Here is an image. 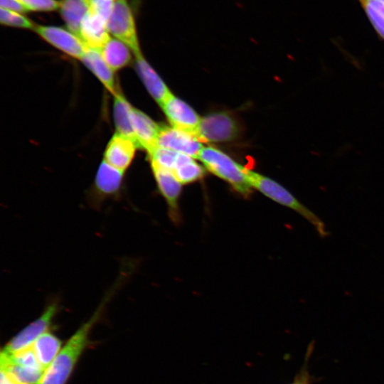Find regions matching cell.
<instances>
[{
  "instance_id": "4fadbf2b",
  "label": "cell",
  "mask_w": 384,
  "mask_h": 384,
  "mask_svg": "<svg viewBox=\"0 0 384 384\" xmlns=\"http://www.w3.org/2000/svg\"><path fill=\"white\" fill-rule=\"evenodd\" d=\"M106 22L90 9L82 21L78 36L87 48L100 50L111 38Z\"/></svg>"
},
{
  "instance_id": "7402d4cb",
  "label": "cell",
  "mask_w": 384,
  "mask_h": 384,
  "mask_svg": "<svg viewBox=\"0 0 384 384\" xmlns=\"http://www.w3.org/2000/svg\"><path fill=\"white\" fill-rule=\"evenodd\" d=\"M378 37L384 41V0H357Z\"/></svg>"
},
{
  "instance_id": "f546056e",
  "label": "cell",
  "mask_w": 384,
  "mask_h": 384,
  "mask_svg": "<svg viewBox=\"0 0 384 384\" xmlns=\"http://www.w3.org/2000/svg\"><path fill=\"white\" fill-rule=\"evenodd\" d=\"M113 1H116V0H113Z\"/></svg>"
},
{
  "instance_id": "3957f363",
  "label": "cell",
  "mask_w": 384,
  "mask_h": 384,
  "mask_svg": "<svg viewBox=\"0 0 384 384\" xmlns=\"http://www.w3.org/2000/svg\"><path fill=\"white\" fill-rule=\"evenodd\" d=\"M198 159L209 171L228 182L238 193L250 195L252 186L245 173V167L228 155L215 147L203 146Z\"/></svg>"
},
{
  "instance_id": "9c48e42d",
  "label": "cell",
  "mask_w": 384,
  "mask_h": 384,
  "mask_svg": "<svg viewBox=\"0 0 384 384\" xmlns=\"http://www.w3.org/2000/svg\"><path fill=\"white\" fill-rule=\"evenodd\" d=\"M156 146L185 154L196 159L203 148V143L194 134L166 126L160 128Z\"/></svg>"
},
{
  "instance_id": "5b68a950",
  "label": "cell",
  "mask_w": 384,
  "mask_h": 384,
  "mask_svg": "<svg viewBox=\"0 0 384 384\" xmlns=\"http://www.w3.org/2000/svg\"><path fill=\"white\" fill-rule=\"evenodd\" d=\"M240 127L228 112H216L201 118L195 136L203 142H227L238 138Z\"/></svg>"
},
{
  "instance_id": "83f0119b",
  "label": "cell",
  "mask_w": 384,
  "mask_h": 384,
  "mask_svg": "<svg viewBox=\"0 0 384 384\" xmlns=\"http://www.w3.org/2000/svg\"><path fill=\"white\" fill-rule=\"evenodd\" d=\"M0 384H16V383H14L4 371L1 370Z\"/></svg>"
},
{
  "instance_id": "8992f818",
  "label": "cell",
  "mask_w": 384,
  "mask_h": 384,
  "mask_svg": "<svg viewBox=\"0 0 384 384\" xmlns=\"http://www.w3.org/2000/svg\"><path fill=\"white\" fill-rule=\"evenodd\" d=\"M57 300L51 301L34 321L29 323L16 334L5 346L1 351L14 353L31 347L44 333L48 331L53 321L59 311Z\"/></svg>"
},
{
  "instance_id": "30bf717a",
  "label": "cell",
  "mask_w": 384,
  "mask_h": 384,
  "mask_svg": "<svg viewBox=\"0 0 384 384\" xmlns=\"http://www.w3.org/2000/svg\"><path fill=\"white\" fill-rule=\"evenodd\" d=\"M161 107L173 127L196 134L201 118L184 101L171 94Z\"/></svg>"
},
{
  "instance_id": "ac0fdd59",
  "label": "cell",
  "mask_w": 384,
  "mask_h": 384,
  "mask_svg": "<svg viewBox=\"0 0 384 384\" xmlns=\"http://www.w3.org/2000/svg\"><path fill=\"white\" fill-rule=\"evenodd\" d=\"M100 51L104 60L114 72L127 67L132 62V50L115 38H111Z\"/></svg>"
},
{
  "instance_id": "ba28073f",
  "label": "cell",
  "mask_w": 384,
  "mask_h": 384,
  "mask_svg": "<svg viewBox=\"0 0 384 384\" xmlns=\"http://www.w3.org/2000/svg\"><path fill=\"white\" fill-rule=\"evenodd\" d=\"M34 31L45 41L68 56L81 60L87 47L76 34L59 26L36 25Z\"/></svg>"
},
{
  "instance_id": "5bb4252c",
  "label": "cell",
  "mask_w": 384,
  "mask_h": 384,
  "mask_svg": "<svg viewBox=\"0 0 384 384\" xmlns=\"http://www.w3.org/2000/svg\"><path fill=\"white\" fill-rule=\"evenodd\" d=\"M132 124L134 140L139 149L148 152L156 146L161 127L142 111L132 107Z\"/></svg>"
},
{
  "instance_id": "8fae6325",
  "label": "cell",
  "mask_w": 384,
  "mask_h": 384,
  "mask_svg": "<svg viewBox=\"0 0 384 384\" xmlns=\"http://www.w3.org/2000/svg\"><path fill=\"white\" fill-rule=\"evenodd\" d=\"M137 148V144L132 139L115 132L105 149L103 160L126 171L134 158Z\"/></svg>"
},
{
  "instance_id": "6da1fadb",
  "label": "cell",
  "mask_w": 384,
  "mask_h": 384,
  "mask_svg": "<svg viewBox=\"0 0 384 384\" xmlns=\"http://www.w3.org/2000/svg\"><path fill=\"white\" fill-rule=\"evenodd\" d=\"M124 281L120 277L105 295L92 316L74 333L44 370L38 384H66L89 342L90 333L100 319L105 306Z\"/></svg>"
},
{
  "instance_id": "277c9868",
  "label": "cell",
  "mask_w": 384,
  "mask_h": 384,
  "mask_svg": "<svg viewBox=\"0 0 384 384\" xmlns=\"http://www.w3.org/2000/svg\"><path fill=\"white\" fill-rule=\"evenodd\" d=\"M109 33L125 43L134 57L142 54L134 14L126 0H116L106 22Z\"/></svg>"
},
{
  "instance_id": "ffe728a7",
  "label": "cell",
  "mask_w": 384,
  "mask_h": 384,
  "mask_svg": "<svg viewBox=\"0 0 384 384\" xmlns=\"http://www.w3.org/2000/svg\"><path fill=\"white\" fill-rule=\"evenodd\" d=\"M113 97V118L116 132L129 137L135 142L132 124L133 107L120 92Z\"/></svg>"
},
{
  "instance_id": "7c38bea8",
  "label": "cell",
  "mask_w": 384,
  "mask_h": 384,
  "mask_svg": "<svg viewBox=\"0 0 384 384\" xmlns=\"http://www.w3.org/2000/svg\"><path fill=\"white\" fill-rule=\"evenodd\" d=\"M151 167L159 191L164 198L173 220H178V199L181 193V183L171 171L164 169L154 163Z\"/></svg>"
},
{
  "instance_id": "d6986e66",
  "label": "cell",
  "mask_w": 384,
  "mask_h": 384,
  "mask_svg": "<svg viewBox=\"0 0 384 384\" xmlns=\"http://www.w3.org/2000/svg\"><path fill=\"white\" fill-rule=\"evenodd\" d=\"M60 339L53 333L42 334L31 346L35 356L44 370L51 364L61 349Z\"/></svg>"
},
{
  "instance_id": "484cf974",
  "label": "cell",
  "mask_w": 384,
  "mask_h": 384,
  "mask_svg": "<svg viewBox=\"0 0 384 384\" xmlns=\"http://www.w3.org/2000/svg\"><path fill=\"white\" fill-rule=\"evenodd\" d=\"M114 1L113 0H91L90 10L107 21L112 11Z\"/></svg>"
},
{
  "instance_id": "9a60e30c",
  "label": "cell",
  "mask_w": 384,
  "mask_h": 384,
  "mask_svg": "<svg viewBox=\"0 0 384 384\" xmlns=\"http://www.w3.org/2000/svg\"><path fill=\"white\" fill-rule=\"evenodd\" d=\"M135 58V67L145 87L161 107L172 94L162 79L146 60L142 53Z\"/></svg>"
},
{
  "instance_id": "cb8c5ba5",
  "label": "cell",
  "mask_w": 384,
  "mask_h": 384,
  "mask_svg": "<svg viewBox=\"0 0 384 384\" xmlns=\"http://www.w3.org/2000/svg\"><path fill=\"white\" fill-rule=\"evenodd\" d=\"M0 22L2 25L25 28L34 29L35 24L27 17L20 13L1 8Z\"/></svg>"
},
{
  "instance_id": "d4e9b609",
  "label": "cell",
  "mask_w": 384,
  "mask_h": 384,
  "mask_svg": "<svg viewBox=\"0 0 384 384\" xmlns=\"http://www.w3.org/2000/svg\"><path fill=\"white\" fill-rule=\"evenodd\" d=\"M28 11H53L59 9L56 0H18Z\"/></svg>"
},
{
  "instance_id": "44dd1931",
  "label": "cell",
  "mask_w": 384,
  "mask_h": 384,
  "mask_svg": "<svg viewBox=\"0 0 384 384\" xmlns=\"http://www.w3.org/2000/svg\"><path fill=\"white\" fill-rule=\"evenodd\" d=\"M193 159L187 154L178 153L172 172L182 185L193 183L204 176V169Z\"/></svg>"
},
{
  "instance_id": "7a4b0ae2",
  "label": "cell",
  "mask_w": 384,
  "mask_h": 384,
  "mask_svg": "<svg viewBox=\"0 0 384 384\" xmlns=\"http://www.w3.org/2000/svg\"><path fill=\"white\" fill-rule=\"evenodd\" d=\"M245 173L252 186L269 198L286 206L304 218L315 228L321 238L329 235L326 225L314 212L301 203L290 191L275 181L245 167Z\"/></svg>"
},
{
  "instance_id": "2e32d148",
  "label": "cell",
  "mask_w": 384,
  "mask_h": 384,
  "mask_svg": "<svg viewBox=\"0 0 384 384\" xmlns=\"http://www.w3.org/2000/svg\"><path fill=\"white\" fill-rule=\"evenodd\" d=\"M80 60L113 96L119 92L114 71L104 60L100 50L87 48Z\"/></svg>"
},
{
  "instance_id": "603a6c76",
  "label": "cell",
  "mask_w": 384,
  "mask_h": 384,
  "mask_svg": "<svg viewBox=\"0 0 384 384\" xmlns=\"http://www.w3.org/2000/svg\"><path fill=\"white\" fill-rule=\"evenodd\" d=\"M178 153L168 149L156 146L148 152V154L151 163L172 171Z\"/></svg>"
},
{
  "instance_id": "f1b7e54d",
  "label": "cell",
  "mask_w": 384,
  "mask_h": 384,
  "mask_svg": "<svg viewBox=\"0 0 384 384\" xmlns=\"http://www.w3.org/2000/svg\"><path fill=\"white\" fill-rule=\"evenodd\" d=\"M293 384H306L305 383L302 382V381H297V382H295Z\"/></svg>"
},
{
  "instance_id": "e0dca14e",
  "label": "cell",
  "mask_w": 384,
  "mask_h": 384,
  "mask_svg": "<svg viewBox=\"0 0 384 384\" xmlns=\"http://www.w3.org/2000/svg\"><path fill=\"white\" fill-rule=\"evenodd\" d=\"M91 0H61L60 14L68 30L79 36L82 19L90 9Z\"/></svg>"
},
{
  "instance_id": "52a82bcc",
  "label": "cell",
  "mask_w": 384,
  "mask_h": 384,
  "mask_svg": "<svg viewBox=\"0 0 384 384\" xmlns=\"http://www.w3.org/2000/svg\"><path fill=\"white\" fill-rule=\"evenodd\" d=\"M124 172L102 160L88 196L90 206L100 208L105 199L119 197L123 188Z\"/></svg>"
},
{
  "instance_id": "4316f807",
  "label": "cell",
  "mask_w": 384,
  "mask_h": 384,
  "mask_svg": "<svg viewBox=\"0 0 384 384\" xmlns=\"http://www.w3.org/2000/svg\"><path fill=\"white\" fill-rule=\"evenodd\" d=\"M0 6L2 9L18 13H25L28 11L18 0H0Z\"/></svg>"
}]
</instances>
